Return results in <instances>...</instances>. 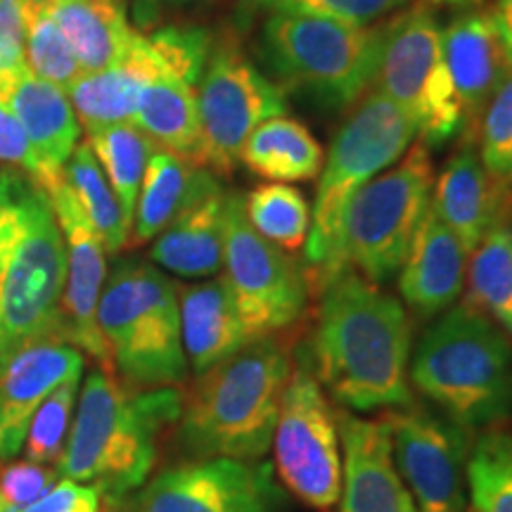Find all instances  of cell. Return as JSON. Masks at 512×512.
Here are the masks:
<instances>
[{
	"label": "cell",
	"instance_id": "8d00e7d4",
	"mask_svg": "<svg viewBox=\"0 0 512 512\" xmlns=\"http://www.w3.org/2000/svg\"><path fill=\"white\" fill-rule=\"evenodd\" d=\"M479 157L486 171L503 185L512 164V72L491 95L479 119Z\"/></svg>",
	"mask_w": 512,
	"mask_h": 512
},
{
	"label": "cell",
	"instance_id": "ac0fdd59",
	"mask_svg": "<svg viewBox=\"0 0 512 512\" xmlns=\"http://www.w3.org/2000/svg\"><path fill=\"white\" fill-rule=\"evenodd\" d=\"M81 373V349L62 339L29 344L5 363L0 370V460H15L22 453L29 422L43 399Z\"/></svg>",
	"mask_w": 512,
	"mask_h": 512
},
{
	"label": "cell",
	"instance_id": "7402d4cb",
	"mask_svg": "<svg viewBox=\"0 0 512 512\" xmlns=\"http://www.w3.org/2000/svg\"><path fill=\"white\" fill-rule=\"evenodd\" d=\"M169 72V62L155 41L138 34L124 60L102 72L83 74L67 95L83 128L93 133L114 124H131L143 88Z\"/></svg>",
	"mask_w": 512,
	"mask_h": 512
},
{
	"label": "cell",
	"instance_id": "603a6c76",
	"mask_svg": "<svg viewBox=\"0 0 512 512\" xmlns=\"http://www.w3.org/2000/svg\"><path fill=\"white\" fill-rule=\"evenodd\" d=\"M10 110L34 152L36 183L46 188L64 174L81 138V124L67 91L27 72L8 95Z\"/></svg>",
	"mask_w": 512,
	"mask_h": 512
},
{
	"label": "cell",
	"instance_id": "f1b7e54d",
	"mask_svg": "<svg viewBox=\"0 0 512 512\" xmlns=\"http://www.w3.org/2000/svg\"><path fill=\"white\" fill-rule=\"evenodd\" d=\"M249 171L271 183H302L320 176L325 164L323 147L302 121L273 117L249 133L240 152Z\"/></svg>",
	"mask_w": 512,
	"mask_h": 512
},
{
	"label": "cell",
	"instance_id": "277c9868",
	"mask_svg": "<svg viewBox=\"0 0 512 512\" xmlns=\"http://www.w3.org/2000/svg\"><path fill=\"white\" fill-rule=\"evenodd\" d=\"M292 356L275 337L247 342L238 354L197 375L178 418V446L190 460H261L273 444Z\"/></svg>",
	"mask_w": 512,
	"mask_h": 512
},
{
	"label": "cell",
	"instance_id": "d4e9b609",
	"mask_svg": "<svg viewBox=\"0 0 512 512\" xmlns=\"http://www.w3.org/2000/svg\"><path fill=\"white\" fill-rule=\"evenodd\" d=\"M230 192L219 185L190 204L188 209L159 233L150 259L162 271L181 278H211L223 268L226 256V219Z\"/></svg>",
	"mask_w": 512,
	"mask_h": 512
},
{
	"label": "cell",
	"instance_id": "74e56055",
	"mask_svg": "<svg viewBox=\"0 0 512 512\" xmlns=\"http://www.w3.org/2000/svg\"><path fill=\"white\" fill-rule=\"evenodd\" d=\"M408 0H245L249 12L266 8L271 12H292V15H311L335 19V22L370 27L377 19L392 15Z\"/></svg>",
	"mask_w": 512,
	"mask_h": 512
},
{
	"label": "cell",
	"instance_id": "ee69618b",
	"mask_svg": "<svg viewBox=\"0 0 512 512\" xmlns=\"http://www.w3.org/2000/svg\"><path fill=\"white\" fill-rule=\"evenodd\" d=\"M24 3H34V5H50V3H55V0H24Z\"/></svg>",
	"mask_w": 512,
	"mask_h": 512
},
{
	"label": "cell",
	"instance_id": "ffe728a7",
	"mask_svg": "<svg viewBox=\"0 0 512 512\" xmlns=\"http://www.w3.org/2000/svg\"><path fill=\"white\" fill-rule=\"evenodd\" d=\"M432 207L470 254L489 230L508 223L512 197L486 171L472 140L465 138L441 171L432 192Z\"/></svg>",
	"mask_w": 512,
	"mask_h": 512
},
{
	"label": "cell",
	"instance_id": "f35d334b",
	"mask_svg": "<svg viewBox=\"0 0 512 512\" xmlns=\"http://www.w3.org/2000/svg\"><path fill=\"white\" fill-rule=\"evenodd\" d=\"M60 479V472L53 465L0 460V512H22L46 496Z\"/></svg>",
	"mask_w": 512,
	"mask_h": 512
},
{
	"label": "cell",
	"instance_id": "83f0119b",
	"mask_svg": "<svg viewBox=\"0 0 512 512\" xmlns=\"http://www.w3.org/2000/svg\"><path fill=\"white\" fill-rule=\"evenodd\" d=\"M131 124L157 150L202 166V128L195 86L190 81L169 72L147 83Z\"/></svg>",
	"mask_w": 512,
	"mask_h": 512
},
{
	"label": "cell",
	"instance_id": "8992f818",
	"mask_svg": "<svg viewBox=\"0 0 512 512\" xmlns=\"http://www.w3.org/2000/svg\"><path fill=\"white\" fill-rule=\"evenodd\" d=\"M98 328L126 387H181L188 380L178 285L159 266L121 259L112 268L98 302Z\"/></svg>",
	"mask_w": 512,
	"mask_h": 512
},
{
	"label": "cell",
	"instance_id": "5bb4252c",
	"mask_svg": "<svg viewBox=\"0 0 512 512\" xmlns=\"http://www.w3.org/2000/svg\"><path fill=\"white\" fill-rule=\"evenodd\" d=\"M382 418L389 427L394 465L415 512H465L472 432L415 401L384 411Z\"/></svg>",
	"mask_w": 512,
	"mask_h": 512
},
{
	"label": "cell",
	"instance_id": "44dd1931",
	"mask_svg": "<svg viewBox=\"0 0 512 512\" xmlns=\"http://www.w3.org/2000/svg\"><path fill=\"white\" fill-rule=\"evenodd\" d=\"M467 249L430 204L399 271V292L418 318H437L465 287Z\"/></svg>",
	"mask_w": 512,
	"mask_h": 512
},
{
	"label": "cell",
	"instance_id": "ab89813d",
	"mask_svg": "<svg viewBox=\"0 0 512 512\" xmlns=\"http://www.w3.org/2000/svg\"><path fill=\"white\" fill-rule=\"evenodd\" d=\"M100 501L102 496L95 486L60 479L46 496L22 512H100Z\"/></svg>",
	"mask_w": 512,
	"mask_h": 512
},
{
	"label": "cell",
	"instance_id": "60d3db41",
	"mask_svg": "<svg viewBox=\"0 0 512 512\" xmlns=\"http://www.w3.org/2000/svg\"><path fill=\"white\" fill-rule=\"evenodd\" d=\"M491 15H494L498 36H501L505 55H508V62L512 67V0H498Z\"/></svg>",
	"mask_w": 512,
	"mask_h": 512
},
{
	"label": "cell",
	"instance_id": "7c38bea8",
	"mask_svg": "<svg viewBox=\"0 0 512 512\" xmlns=\"http://www.w3.org/2000/svg\"><path fill=\"white\" fill-rule=\"evenodd\" d=\"M195 95L202 128V166L214 169V174H230L240 164L249 133L287 112L283 88L249 60L233 36L214 41Z\"/></svg>",
	"mask_w": 512,
	"mask_h": 512
},
{
	"label": "cell",
	"instance_id": "5b68a950",
	"mask_svg": "<svg viewBox=\"0 0 512 512\" xmlns=\"http://www.w3.org/2000/svg\"><path fill=\"white\" fill-rule=\"evenodd\" d=\"M411 387L467 432L512 418V342L472 306H451L411 354Z\"/></svg>",
	"mask_w": 512,
	"mask_h": 512
},
{
	"label": "cell",
	"instance_id": "1f68e13d",
	"mask_svg": "<svg viewBox=\"0 0 512 512\" xmlns=\"http://www.w3.org/2000/svg\"><path fill=\"white\" fill-rule=\"evenodd\" d=\"M88 145L93 147L114 195L119 197L128 226H131L140 185H143L147 162L155 152V145L133 124H114L88 133Z\"/></svg>",
	"mask_w": 512,
	"mask_h": 512
},
{
	"label": "cell",
	"instance_id": "9a60e30c",
	"mask_svg": "<svg viewBox=\"0 0 512 512\" xmlns=\"http://www.w3.org/2000/svg\"><path fill=\"white\" fill-rule=\"evenodd\" d=\"M280 501L264 460L209 458L166 467L143 486L133 512H278Z\"/></svg>",
	"mask_w": 512,
	"mask_h": 512
},
{
	"label": "cell",
	"instance_id": "e0dca14e",
	"mask_svg": "<svg viewBox=\"0 0 512 512\" xmlns=\"http://www.w3.org/2000/svg\"><path fill=\"white\" fill-rule=\"evenodd\" d=\"M342 444L339 512H415V503L394 465L384 418L337 411Z\"/></svg>",
	"mask_w": 512,
	"mask_h": 512
},
{
	"label": "cell",
	"instance_id": "d590c367",
	"mask_svg": "<svg viewBox=\"0 0 512 512\" xmlns=\"http://www.w3.org/2000/svg\"><path fill=\"white\" fill-rule=\"evenodd\" d=\"M79 387L81 377H72V380L62 382L60 387H55L43 399L29 422L27 439H24L22 446L24 460L38 465H60L69 441V432H72Z\"/></svg>",
	"mask_w": 512,
	"mask_h": 512
},
{
	"label": "cell",
	"instance_id": "836d02e7",
	"mask_svg": "<svg viewBox=\"0 0 512 512\" xmlns=\"http://www.w3.org/2000/svg\"><path fill=\"white\" fill-rule=\"evenodd\" d=\"M467 494L475 512H512V434L486 430L467 458Z\"/></svg>",
	"mask_w": 512,
	"mask_h": 512
},
{
	"label": "cell",
	"instance_id": "52a82bcc",
	"mask_svg": "<svg viewBox=\"0 0 512 512\" xmlns=\"http://www.w3.org/2000/svg\"><path fill=\"white\" fill-rule=\"evenodd\" d=\"M384 24L356 27L335 19L271 12L261 27V57L283 93L320 110L354 107L377 79Z\"/></svg>",
	"mask_w": 512,
	"mask_h": 512
},
{
	"label": "cell",
	"instance_id": "7a4b0ae2",
	"mask_svg": "<svg viewBox=\"0 0 512 512\" xmlns=\"http://www.w3.org/2000/svg\"><path fill=\"white\" fill-rule=\"evenodd\" d=\"M76 401L57 472L95 486L107 501H121L145 484L157 460V441L181 418L185 394L178 387L131 389L98 366L86 375Z\"/></svg>",
	"mask_w": 512,
	"mask_h": 512
},
{
	"label": "cell",
	"instance_id": "d6a6232c",
	"mask_svg": "<svg viewBox=\"0 0 512 512\" xmlns=\"http://www.w3.org/2000/svg\"><path fill=\"white\" fill-rule=\"evenodd\" d=\"M242 204L249 226L275 247L292 254L309 240L311 204L290 183L256 185L249 195H242Z\"/></svg>",
	"mask_w": 512,
	"mask_h": 512
},
{
	"label": "cell",
	"instance_id": "cb8c5ba5",
	"mask_svg": "<svg viewBox=\"0 0 512 512\" xmlns=\"http://www.w3.org/2000/svg\"><path fill=\"white\" fill-rule=\"evenodd\" d=\"M181 339L188 368L202 375L235 356L249 342L226 278L178 287Z\"/></svg>",
	"mask_w": 512,
	"mask_h": 512
},
{
	"label": "cell",
	"instance_id": "6da1fadb",
	"mask_svg": "<svg viewBox=\"0 0 512 512\" xmlns=\"http://www.w3.org/2000/svg\"><path fill=\"white\" fill-rule=\"evenodd\" d=\"M309 354L320 384L351 413L413 403L411 318L399 299L351 268L320 285Z\"/></svg>",
	"mask_w": 512,
	"mask_h": 512
},
{
	"label": "cell",
	"instance_id": "d6986e66",
	"mask_svg": "<svg viewBox=\"0 0 512 512\" xmlns=\"http://www.w3.org/2000/svg\"><path fill=\"white\" fill-rule=\"evenodd\" d=\"M444 57L463 110V136L472 140L491 95L512 72L491 10L467 8L453 17L444 29Z\"/></svg>",
	"mask_w": 512,
	"mask_h": 512
},
{
	"label": "cell",
	"instance_id": "484cf974",
	"mask_svg": "<svg viewBox=\"0 0 512 512\" xmlns=\"http://www.w3.org/2000/svg\"><path fill=\"white\" fill-rule=\"evenodd\" d=\"M219 185L221 183L214 171L185 162V159L155 147L150 162H147L136 214H133V242L145 245V242L155 240L190 204L202 200Z\"/></svg>",
	"mask_w": 512,
	"mask_h": 512
},
{
	"label": "cell",
	"instance_id": "f546056e",
	"mask_svg": "<svg viewBox=\"0 0 512 512\" xmlns=\"http://www.w3.org/2000/svg\"><path fill=\"white\" fill-rule=\"evenodd\" d=\"M467 306L512 337V228L496 226L467 259Z\"/></svg>",
	"mask_w": 512,
	"mask_h": 512
},
{
	"label": "cell",
	"instance_id": "9c48e42d",
	"mask_svg": "<svg viewBox=\"0 0 512 512\" xmlns=\"http://www.w3.org/2000/svg\"><path fill=\"white\" fill-rule=\"evenodd\" d=\"M418 136L415 124L387 95L373 91L356 102L354 110L337 128L320 169L316 200L311 204V230L306 240V264L318 275V285L328 278L342 214L363 185L403 157Z\"/></svg>",
	"mask_w": 512,
	"mask_h": 512
},
{
	"label": "cell",
	"instance_id": "7bdbcfd3",
	"mask_svg": "<svg viewBox=\"0 0 512 512\" xmlns=\"http://www.w3.org/2000/svg\"><path fill=\"white\" fill-rule=\"evenodd\" d=\"M503 188L510 192V197H512V164H510V171H508V178H505V183H503Z\"/></svg>",
	"mask_w": 512,
	"mask_h": 512
},
{
	"label": "cell",
	"instance_id": "3957f363",
	"mask_svg": "<svg viewBox=\"0 0 512 512\" xmlns=\"http://www.w3.org/2000/svg\"><path fill=\"white\" fill-rule=\"evenodd\" d=\"M64 283L67 247L48 192L0 171V370L29 344L62 339Z\"/></svg>",
	"mask_w": 512,
	"mask_h": 512
},
{
	"label": "cell",
	"instance_id": "30bf717a",
	"mask_svg": "<svg viewBox=\"0 0 512 512\" xmlns=\"http://www.w3.org/2000/svg\"><path fill=\"white\" fill-rule=\"evenodd\" d=\"M375 83L411 117L422 145L441 147L463 133V110L444 57V29L427 3H415L384 24Z\"/></svg>",
	"mask_w": 512,
	"mask_h": 512
},
{
	"label": "cell",
	"instance_id": "4fadbf2b",
	"mask_svg": "<svg viewBox=\"0 0 512 512\" xmlns=\"http://www.w3.org/2000/svg\"><path fill=\"white\" fill-rule=\"evenodd\" d=\"M223 278L249 342L292 328L306 309L309 278L297 259L249 226L242 195L228 197Z\"/></svg>",
	"mask_w": 512,
	"mask_h": 512
},
{
	"label": "cell",
	"instance_id": "ba28073f",
	"mask_svg": "<svg viewBox=\"0 0 512 512\" xmlns=\"http://www.w3.org/2000/svg\"><path fill=\"white\" fill-rule=\"evenodd\" d=\"M432 192L430 147L415 143L394 169L382 171L349 200L328 278L342 268H351L375 285L399 275L432 204Z\"/></svg>",
	"mask_w": 512,
	"mask_h": 512
},
{
	"label": "cell",
	"instance_id": "4316f807",
	"mask_svg": "<svg viewBox=\"0 0 512 512\" xmlns=\"http://www.w3.org/2000/svg\"><path fill=\"white\" fill-rule=\"evenodd\" d=\"M48 10L67 36L83 74L119 64L138 38L124 0H55Z\"/></svg>",
	"mask_w": 512,
	"mask_h": 512
},
{
	"label": "cell",
	"instance_id": "2e32d148",
	"mask_svg": "<svg viewBox=\"0 0 512 512\" xmlns=\"http://www.w3.org/2000/svg\"><path fill=\"white\" fill-rule=\"evenodd\" d=\"M60 221L67 247V283L60 306V337L76 349L86 351L100 368L112 370V358L98 328V302L107 280V249L95 233L64 174L46 188Z\"/></svg>",
	"mask_w": 512,
	"mask_h": 512
},
{
	"label": "cell",
	"instance_id": "4dcf8cb0",
	"mask_svg": "<svg viewBox=\"0 0 512 512\" xmlns=\"http://www.w3.org/2000/svg\"><path fill=\"white\" fill-rule=\"evenodd\" d=\"M64 181L72 188L88 223L100 235L107 254L121 252L128 245L131 226H128L119 197L114 195L88 140L76 145L67 166H64Z\"/></svg>",
	"mask_w": 512,
	"mask_h": 512
},
{
	"label": "cell",
	"instance_id": "e575fe53",
	"mask_svg": "<svg viewBox=\"0 0 512 512\" xmlns=\"http://www.w3.org/2000/svg\"><path fill=\"white\" fill-rule=\"evenodd\" d=\"M24 57H27L29 72L36 79H43L53 86L69 91L83 76V69L76 60L67 36L57 27L50 15L48 5L24 3Z\"/></svg>",
	"mask_w": 512,
	"mask_h": 512
},
{
	"label": "cell",
	"instance_id": "b9f144b4",
	"mask_svg": "<svg viewBox=\"0 0 512 512\" xmlns=\"http://www.w3.org/2000/svg\"><path fill=\"white\" fill-rule=\"evenodd\" d=\"M432 3H444V5H456V8H475L479 0H432Z\"/></svg>",
	"mask_w": 512,
	"mask_h": 512
},
{
	"label": "cell",
	"instance_id": "8fae6325",
	"mask_svg": "<svg viewBox=\"0 0 512 512\" xmlns=\"http://www.w3.org/2000/svg\"><path fill=\"white\" fill-rule=\"evenodd\" d=\"M273 472L294 498L316 510H332L342 491V444L309 344L292 356L278 422L273 432Z\"/></svg>",
	"mask_w": 512,
	"mask_h": 512
}]
</instances>
